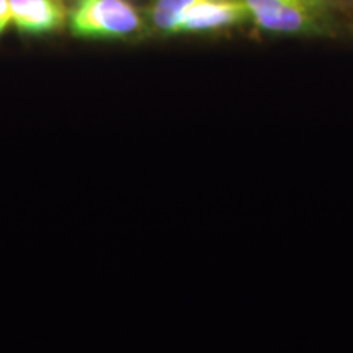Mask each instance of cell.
<instances>
[{"label":"cell","instance_id":"obj_5","mask_svg":"<svg viewBox=\"0 0 353 353\" xmlns=\"http://www.w3.org/2000/svg\"><path fill=\"white\" fill-rule=\"evenodd\" d=\"M12 23V12L8 0H0V33Z\"/></svg>","mask_w":353,"mask_h":353},{"label":"cell","instance_id":"obj_4","mask_svg":"<svg viewBox=\"0 0 353 353\" xmlns=\"http://www.w3.org/2000/svg\"><path fill=\"white\" fill-rule=\"evenodd\" d=\"M12 23L25 33H50L59 28L65 19L61 0H8Z\"/></svg>","mask_w":353,"mask_h":353},{"label":"cell","instance_id":"obj_2","mask_svg":"<svg viewBox=\"0 0 353 353\" xmlns=\"http://www.w3.org/2000/svg\"><path fill=\"white\" fill-rule=\"evenodd\" d=\"M249 20L273 34H317L334 23V0H242Z\"/></svg>","mask_w":353,"mask_h":353},{"label":"cell","instance_id":"obj_1","mask_svg":"<svg viewBox=\"0 0 353 353\" xmlns=\"http://www.w3.org/2000/svg\"><path fill=\"white\" fill-rule=\"evenodd\" d=\"M152 26L165 34L206 33L249 21L242 0H154Z\"/></svg>","mask_w":353,"mask_h":353},{"label":"cell","instance_id":"obj_3","mask_svg":"<svg viewBox=\"0 0 353 353\" xmlns=\"http://www.w3.org/2000/svg\"><path fill=\"white\" fill-rule=\"evenodd\" d=\"M143 26L130 0H77L70 30L81 38H130Z\"/></svg>","mask_w":353,"mask_h":353}]
</instances>
